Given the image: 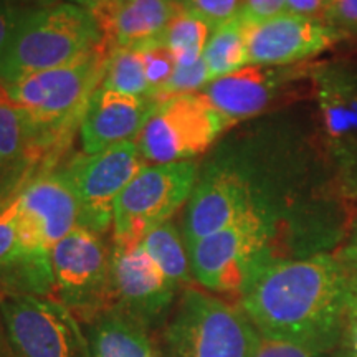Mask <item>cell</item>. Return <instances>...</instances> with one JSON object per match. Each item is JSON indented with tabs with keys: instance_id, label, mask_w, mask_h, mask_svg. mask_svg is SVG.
I'll list each match as a JSON object with an SVG mask.
<instances>
[{
	"instance_id": "23",
	"label": "cell",
	"mask_w": 357,
	"mask_h": 357,
	"mask_svg": "<svg viewBox=\"0 0 357 357\" xmlns=\"http://www.w3.org/2000/svg\"><path fill=\"white\" fill-rule=\"evenodd\" d=\"M101 86L132 96H149L144 63L137 48H116L106 65Z\"/></svg>"
},
{
	"instance_id": "20",
	"label": "cell",
	"mask_w": 357,
	"mask_h": 357,
	"mask_svg": "<svg viewBox=\"0 0 357 357\" xmlns=\"http://www.w3.org/2000/svg\"><path fill=\"white\" fill-rule=\"evenodd\" d=\"M202 60L207 66L211 82L250 65L247 33L240 15L213 30Z\"/></svg>"
},
{
	"instance_id": "11",
	"label": "cell",
	"mask_w": 357,
	"mask_h": 357,
	"mask_svg": "<svg viewBox=\"0 0 357 357\" xmlns=\"http://www.w3.org/2000/svg\"><path fill=\"white\" fill-rule=\"evenodd\" d=\"M111 298L118 310L151 324L172 306L178 287L141 243H114L109 250Z\"/></svg>"
},
{
	"instance_id": "10",
	"label": "cell",
	"mask_w": 357,
	"mask_h": 357,
	"mask_svg": "<svg viewBox=\"0 0 357 357\" xmlns=\"http://www.w3.org/2000/svg\"><path fill=\"white\" fill-rule=\"evenodd\" d=\"M70 316L61 303L42 296L0 298V321L17 357H75Z\"/></svg>"
},
{
	"instance_id": "21",
	"label": "cell",
	"mask_w": 357,
	"mask_h": 357,
	"mask_svg": "<svg viewBox=\"0 0 357 357\" xmlns=\"http://www.w3.org/2000/svg\"><path fill=\"white\" fill-rule=\"evenodd\" d=\"M141 245L177 287H185L192 283L194 276L190 270L189 250L178 234L177 227L171 220L160 223L151 230L142 238Z\"/></svg>"
},
{
	"instance_id": "35",
	"label": "cell",
	"mask_w": 357,
	"mask_h": 357,
	"mask_svg": "<svg viewBox=\"0 0 357 357\" xmlns=\"http://www.w3.org/2000/svg\"><path fill=\"white\" fill-rule=\"evenodd\" d=\"M25 176L24 174H20L19 171H15L12 166H8V164L0 158V205L7 204L8 200L13 199V197H8V194H10L12 190H15L17 187H20L22 189V178Z\"/></svg>"
},
{
	"instance_id": "1",
	"label": "cell",
	"mask_w": 357,
	"mask_h": 357,
	"mask_svg": "<svg viewBox=\"0 0 357 357\" xmlns=\"http://www.w3.org/2000/svg\"><path fill=\"white\" fill-rule=\"evenodd\" d=\"M354 276L328 253L270 258L250 278L238 306L260 336L328 354L341 341Z\"/></svg>"
},
{
	"instance_id": "33",
	"label": "cell",
	"mask_w": 357,
	"mask_h": 357,
	"mask_svg": "<svg viewBox=\"0 0 357 357\" xmlns=\"http://www.w3.org/2000/svg\"><path fill=\"white\" fill-rule=\"evenodd\" d=\"M337 167L342 189L357 199V147L351 153L342 155L341 159H337Z\"/></svg>"
},
{
	"instance_id": "36",
	"label": "cell",
	"mask_w": 357,
	"mask_h": 357,
	"mask_svg": "<svg viewBox=\"0 0 357 357\" xmlns=\"http://www.w3.org/2000/svg\"><path fill=\"white\" fill-rule=\"evenodd\" d=\"M341 260L346 263V266L349 268L352 273L357 275V227H356V231L351 236L349 243H347L344 252H342Z\"/></svg>"
},
{
	"instance_id": "7",
	"label": "cell",
	"mask_w": 357,
	"mask_h": 357,
	"mask_svg": "<svg viewBox=\"0 0 357 357\" xmlns=\"http://www.w3.org/2000/svg\"><path fill=\"white\" fill-rule=\"evenodd\" d=\"M229 126L202 93H184L158 101L136 142L146 162H181L205 153Z\"/></svg>"
},
{
	"instance_id": "18",
	"label": "cell",
	"mask_w": 357,
	"mask_h": 357,
	"mask_svg": "<svg viewBox=\"0 0 357 357\" xmlns=\"http://www.w3.org/2000/svg\"><path fill=\"white\" fill-rule=\"evenodd\" d=\"M91 357H164L147 336L144 324L118 307L102 311L89 329Z\"/></svg>"
},
{
	"instance_id": "4",
	"label": "cell",
	"mask_w": 357,
	"mask_h": 357,
	"mask_svg": "<svg viewBox=\"0 0 357 357\" xmlns=\"http://www.w3.org/2000/svg\"><path fill=\"white\" fill-rule=\"evenodd\" d=\"M258 337L242 307L195 288L182 294L164 333L166 357H255Z\"/></svg>"
},
{
	"instance_id": "19",
	"label": "cell",
	"mask_w": 357,
	"mask_h": 357,
	"mask_svg": "<svg viewBox=\"0 0 357 357\" xmlns=\"http://www.w3.org/2000/svg\"><path fill=\"white\" fill-rule=\"evenodd\" d=\"M178 7L174 0H121L114 25L116 48L162 40Z\"/></svg>"
},
{
	"instance_id": "31",
	"label": "cell",
	"mask_w": 357,
	"mask_h": 357,
	"mask_svg": "<svg viewBox=\"0 0 357 357\" xmlns=\"http://www.w3.org/2000/svg\"><path fill=\"white\" fill-rule=\"evenodd\" d=\"M326 24L339 32H357V0H333Z\"/></svg>"
},
{
	"instance_id": "9",
	"label": "cell",
	"mask_w": 357,
	"mask_h": 357,
	"mask_svg": "<svg viewBox=\"0 0 357 357\" xmlns=\"http://www.w3.org/2000/svg\"><path fill=\"white\" fill-rule=\"evenodd\" d=\"M144 166L136 141L75 159L63 172L77 194L79 225L96 234L108 230L119 194Z\"/></svg>"
},
{
	"instance_id": "38",
	"label": "cell",
	"mask_w": 357,
	"mask_h": 357,
	"mask_svg": "<svg viewBox=\"0 0 357 357\" xmlns=\"http://www.w3.org/2000/svg\"><path fill=\"white\" fill-rule=\"evenodd\" d=\"M71 2L77 3V6H82L84 8H88V10H91V8L95 7L98 2H101V0H71Z\"/></svg>"
},
{
	"instance_id": "39",
	"label": "cell",
	"mask_w": 357,
	"mask_h": 357,
	"mask_svg": "<svg viewBox=\"0 0 357 357\" xmlns=\"http://www.w3.org/2000/svg\"><path fill=\"white\" fill-rule=\"evenodd\" d=\"M38 2L42 3V7H48V6H55V3L65 2V0H38Z\"/></svg>"
},
{
	"instance_id": "22",
	"label": "cell",
	"mask_w": 357,
	"mask_h": 357,
	"mask_svg": "<svg viewBox=\"0 0 357 357\" xmlns=\"http://www.w3.org/2000/svg\"><path fill=\"white\" fill-rule=\"evenodd\" d=\"M212 32L213 26L211 24L178 7L176 15L169 22L162 40L171 48L177 65L190 66L204 58Z\"/></svg>"
},
{
	"instance_id": "24",
	"label": "cell",
	"mask_w": 357,
	"mask_h": 357,
	"mask_svg": "<svg viewBox=\"0 0 357 357\" xmlns=\"http://www.w3.org/2000/svg\"><path fill=\"white\" fill-rule=\"evenodd\" d=\"M136 48L139 50L142 63H144L149 96L158 101L160 93L166 88L177 68L176 58H174L171 48L164 43V40H154V42L139 45Z\"/></svg>"
},
{
	"instance_id": "12",
	"label": "cell",
	"mask_w": 357,
	"mask_h": 357,
	"mask_svg": "<svg viewBox=\"0 0 357 357\" xmlns=\"http://www.w3.org/2000/svg\"><path fill=\"white\" fill-rule=\"evenodd\" d=\"M245 33L250 65L261 66L296 65L328 52L344 37L324 22L289 12L257 24H245Z\"/></svg>"
},
{
	"instance_id": "5",
	"label": "cell",
	"mask_w": 357,
	"mask_h": 357,
	"mask_svg": "<svg viewBox=\"0 0 357 357\" xmlns=\"http://www.w3.org/2000/svg\"><path fill=\"white\" fill-rule=\"evenodd\" d=\"M273 223L260 207L217 234L189 247L194 280L207 291L243 293L250 278L266 260Z\"/></svg>"
},
{
	"instance_id": "8",
	"label": "cell",
	"mask_w": 357,
	"mask_h": 357,
	"mask_svg": "<svg viewBox=\"0 0 357 357\" xmlns=\"http://www.w3.org/2000/svg\"><path fill=\"white\" fill-rule=\"evenodd\" d=\"M53 289L70 312L96 316L111 298L109 252L100 234L78 225L50 253Z\"/></svg>"
},
{
	"instance_id": "37",
	"label": "cell",
	"mask_w": 357,
	"mask_h": 357,
	"mask_svg": "<svg viewBox=\"0 0 357 357\" xmlns=\"http://www.w3.org/2000/svg\"><path fill=\"white\" fill-rule=\"evenodd\" d=\"M7 105H15V102H13L10 93H8L7 84L0 79V106H7Z\"/></svg>"
},
{
	"instance_id": "30",
	"label": "cell",
	"mask_w": 357,
	"mask_h": 357,
	"mask_svg": "<svg viewBox=\"0 0 357 357\" xmlns=\"http://www.w3.org/2000/svg\"><path fill=\"white\" fill-rule=\"evenodd\" d=\"M287 10V0H243L240 19L245 24H257Z\"/></svg>"
},
{
	"instance_id": "16",
	"label": "cell",
	"mask_w": 357,
	"mask_h": 357,
	"mask_svg": "<svg viewBox=\"0 0 357 357\" xmlns=\"http://www.w3.org/2000/svg\"><path fill=\"white\" fill-rule=\"evenodd\" d=\"M312 79L321 126L337 160L357 147V65L323 66Z\"/></svg>"
},
{
	"instance_id": "34",
	"label": "cell",
	"mask_w": 357,
	"mask_h": 357,
	"mask_svg": "<svg viewBox=\"0 0 357 357\" xmlns=\"http://www.w3.org/2000/svg\"><path fill=\"white\" fill-rule=\"evenodd\" d=\"M19 17L20 13L12 7L10 0H0V58L6 52V47L12 37L17 22H19Z\"/></svg>"
},
{
	"instance_id": "26",
	"label": "cell",
	"mask_w": 357,
	"mask_h": 357,
	"mask_svg": "<svg viewBox=\"0 0 357 357\" xmlns=\"http://www.w3.org/2000/svg\"><path fill=\"white\" fill-rule=\"evenodd\" d=\"M208 83H211V77H208L207 66H205L204 60H200L199 63L190 66L177 65L176 71H174V75L171 79H169L166 88L162 89L158 101L166 100V98L174 95L202 91Z\"/></svg>"
},
{
	"instance_id": "14",
	"label": "cell",
	"mask_w": 357,
	"mask_h": 357,
	"mask_svg": "<svg viewBox=\"0 0 357 357\" xmlns=\"http://www.w3.org/2000/svg\"><path fill=\"white\" fill-rule=\"evenodd\" d=\"M247 181L231 171H213L202 178L187 202L184 242L187 248L257 208Z\"/></svg>"
},
{
	"instance_id": "3",
	"label": "cell",
	"mask_w": 357,
	"mask_h": 357,
	"mask_svg": "<svg viewBox=\"0 0 357 357\" xmlns=\"http://www.w3.org/2000/svg\"><path fill=\"white\" fill-rule=\"evenodd\" d=\"M106 65L108 58L96 48L78 61L29 75L7 88L13 102L61 151L82 124L89 98L105 78Z\"/></svg>"
},
{
	"instance_id": "15",
	"label": "cell",
	"mask_w": 357,
	"mask_h": 357,
	"mask_svg": "<svg viewBox=\"0 0 357 357\" xmlns=\"http://www.w3.org/2000/svg\"><path fill=\"white\" fill-rule=\"evenodd\" d=\"M158 106L151 96H132L100 86L89 98L79 124L84 154L137 141L142 128Z\"/></svg>"
},
{
	"instance_id": "17",
	"label": "cell",
	"mask_w": 357,
	"mask_h": 357,
	"mask_svg": "<svg viewBox=\"0 0 357 357\" xmlns=\"http://www.w3.org/2000/svg\"><path fill=\"white\" fill-rule=\"evenodd\" d=\"M60 149L48 139L20 106H0V158L26 176L38 162Z\"/></svg>"
},
{
	"instance_id": "6",
	"label": "cell",
	"mask_w": 357,
	"mask_h": 357,
	"mask_svg": "<svg viewBox=\"0 0 357 357\" xmlns=\"http://www.w3.org/2000/svg\"><path fill=\"white\" fill-rule=\"evenodd\" d=\"M195 182L197 166L192 160L146 164L114 204V243H141L151 230L171 220L190 199Z\"/></svg>"
},
{
	"instance_id": "28",
	"label": "cell",
	"mask_w": 357,
	"mask_h": 357,
	"mask_svg": "<svg viewBox=\"0 0 357 357\" xmlns=\"http://www.w3.org/2000/svg\"><path fill=\"white\" fill-rule=\"evenodd\" d=\"M337 349L341 352V357H357V275L352 281L344 326H342L341 341H339Z\"/></svg>"
},
{
	"instance_id": "29",
	"label": "cell",
	"mask_w": 357,
	"mask_h": 357,
	"mask_svg": "<svg viewBox=\"0 0 357 357\" xmlns=\"http://www.w3.org/2000/svg\"><path fill=\"white\" fill-rule=\"evenodd\" d=\"M255 357H326V354L306 349L303 346L291 344V342L260 336L258 337Z\"/></svg>"
},
{
	"instance_id": "32",
	"label": "cell",
	"mask_w": 357,
	"mask_h": 357,
	"mask_svg": "<svg viewBox=\"0 0 357 357\" xmlns=\"http://www.w3.org/2000/svg\"><path fill=\"white\" fill-rule=\"evenodd\" d=\"M333 0H287V10L294 15L324 22L328 19Z\"/></svg>"
},
{
	"instance_id": "2",
	"label": "cell",
	"mask_w": 357,
	"mask_h": 357,
	"mask_svg": "<svg viewBox=\"0 0 357 357\" xmlns=\"http://www.w3.org/2000/svg\"><path fill=\"white\" fill-rule=\"evenodd\" d=\"M100 32L91 12L73 2H60L22 13L0 58V79H17L65 66L95 52Z\"/></svg>"
},
{
	"instance_id": "25",
	"label": "cell",
	"mask_w": 357,
	"mask_h": 357,
	"mask_svg": "<svg viewBox=\"0 0 357 357\" xmlns=\"http://www.w3.org/2000/svg\"><path fill=\"white\" fill-rule=\"evenodd\" d=\"M178 6L204 19L215 30L240 15L243 0H178Z\"/></svg>"
},
{
	"instance_id": "40",
	"label": "cell",
	"mask_w": 357,
	"mask_h": 357,
	"mask_svg": "<svg viewBox=\"0 0 357 357\" xmlns=\"http://www.w3.org/2000/svg\"><path fill=\"white\" fill-rule=\"evenodd\" d=\"M174 2H177V3H178V0H174Z\"/></svg>"
},
{
	"instance_id": "13",
	"label": "cell",
	"mask_w": 357,
	"mask_h": 357,
	"mask_svg": "<svg viewBox=\"0 0 357 357\" xmlns=\"http://www.w3.org/2000/svg\"><path fill=\"white\" fill-rule=\"evenodd\" d=\"M303 75L305 68L293 65H248L235 73L213 79L200 93L225 116L227 121L235 124L263 113Z\"/></svg>"
},
{
	"instance_id": "27",
	"label": "cell",
	"mask_w": 357,
	"mask_h": 357,
	"mask_svg": "<svg viewBox=\"0 0 357 357\" xmlns=\"http://www.w3.org/2000/svg\"><path fill=\"white\" fill-rule=\"evenodd\" d=\"M19 255V230L13 199L0 205V270L10 265Z\"/></svg>"
}]
</instances>
